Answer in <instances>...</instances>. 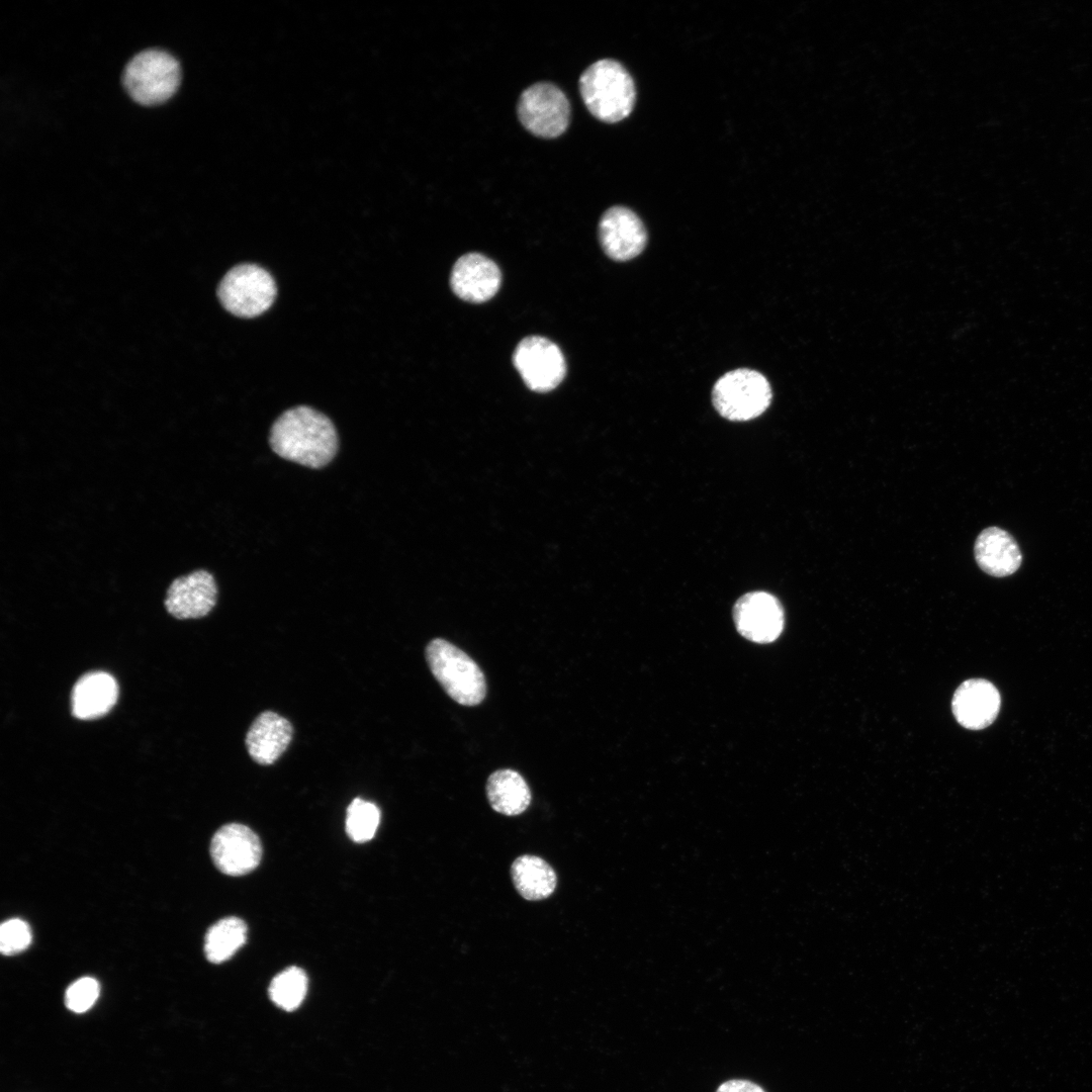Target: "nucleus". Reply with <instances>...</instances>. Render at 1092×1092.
<instances>
[{
    "label": "nucleus",
    "mask_w": 1092,
    "mask_h": 1092,
    "mask_svg": "<svg viewBox=\"0 0 1092 1092\" xmlns=\"http://www.w3.org/2000/svg\"><path fill=\"white\" fill-rule=\"evenodd\" d=\"M269 442L278 456L309 468L326 466L338 450V434L332 421L306 405L284 412L274 422Z\"/></svg>",
    "instance_id": "nucleus-1"
},
{
    "label": "nucleus",
    "mask_w": 1092,
    "mask_h": 1092,
    "mask_svg": "<svg viewBox=\"0 0 1092 1092\" xmlns=\"http://www.w3.org/2000/svg\"><path fill=\"white\" fill-rule=\"evenodd\" d=\"M579 91L588 111L609 123L626 118L635 100V84L619 62L603 59L588 66L579 78Z\"/></svg>",
    "instance_id": "nucleus-2"
},
{
    "label": "nucleus",
    "mask_w": 1092,
    "mask_h": 1092,
    "mask_svg": "<svg viewBox=\"0 0 1092 1092\" xmlns=\"http://www.w3.org/2000/svg\"><path fill=\"white\" fill-rule=\"evenodd\" d=\"M428 665L446 694L463 706H476L486 695V684L478 664L463 650L442 638L426 648Z\"/></svg>",
    "instance_id": "nucleus-3"
},
{
    "label": "nucleus",
    "mask_w": 1092,
    "mask_h": 1092,
    "mask_svg": "<svg viewBox=\"0 0 1092 1092\" xmlns=\"http://www.w3.org/2000/svg\"><path fill=\"white\" fill-rule=\"evenodd\" d=\"M181 80L178 61L169 53L150 49L136 54L124 67L122 85L133 101L157 105L168 100Z\"/></svg>",
    "instance_id": "nucleus-4"
},
{
    "label": "nucleus",
    "mask_w": 1092,
    "mask_h": 1092,
    "mask_svg": "<svg viewBox=\"0 0 1092 1092\" xmlns=\"http://www.w3.org/2000/svg\"><path fill=\"white\" fill-rule=\"evenodd\" d=\"M714 407L730 421H748L760 416L770 404L771 388L759 372L740 368L729 371L715 383Z\"/></svg>",
    "instance_id": "nucleus-5"
},
{
    "label": "nucleus",
    "mask_w": 1092,
    "mask_h": 1092,
    "mask_svg": "<svg viewBox=\"0 0 1092 1092\" xmlns=\"http://www.w3.org/2000/svg\"><path fill=\"white\" fill-rule=\"evenodd\" d=\"M217 295L231 313L254 317L265 312L274 302L276 284L271 274L256 264L233 267L221 279Z\"/></svg>",
    "instance_id": "nucleus-6"
},
{
    "label": "nucleus",
    "mask_w": 1092,
    "mask_h": 1092,
    "mask_svg": "<svg viewBox=\"0 0 1092 1092\" xmlns=\"http://www.w3.org/2000/svg\"><path fill=\"white\" fill-rule=\"evenodd\" d=\"M518 117L534 135L554 139L561 135L569 124L570 104L560 88L548 82H539L520 95Z\"/></svg>",
    "instance_id": "nucleus-7"
},
{
    "label": "nucleus",
    "mask_w": 1092,
    "mask_h": 1092,
    "mask_svg": "<svg viewBox=\"0 0 1092 1092\" xmlns=\"http://www.w3.org/2000/svg\"><path fill=\"white\" fill-rule=\"evenodd\" d=\"M513 363L525 384L536 392L554 389L566 373L565 359L559 347L540 336L523 339L513 354Z\"/></svg>",
    "instance_id": "nucleus-8"
},
{
    "label": "nucleus",
    "mask_w": 1092,
    "mask_h": 1092,
    "mask_svg": "<svg viewBox=\"0 0 1092 1092\" xmlns=\"http://www.w3.org/2000/svg\"><path fill=\"white\" fill-rule=\"evenodd\" d=\"M217 585L212 573L193 569L174 577L164 599L166 611L176 619H199L210 613L217 601Z\"/></svg>",
    "instance_id": "nucleus-9"
},
{
    "label": "nucleus",
    "mask_w": 1092,
    "mask_h": 1092,
    "mask_svg": "<svg viewBox=\"0 0 1092 1092\" xmlns=\"http://www.w3.org/2000/svg\"><path fill=\"white\" fill-rule=\"evenodd\" d=\"M210 854L215 867L228 876H243L255 870L262 857V844L246 825L230 823L213 835Z\"/></svg>",
    "instance_id": "nucleus-10"
},
{
    "label": "nucleus",
    "mask_w": 1092,
    "mask_h": 1092,
    "mask_svg": "<svg viewBox=\"0 0 1092 1092\" xmlns=\"http://www.w3.org/2000/svg\"><path fill=\"white\" fill-rule=\"evenodd\" d=\"M737 631L755 643H770L782 633L784 610L779 600L765 592H751L740 597L733 608Z\"/></svg>",
    "instance_id": "nucleus-11"
},
{
    "label": "nucleus",
    "mask_w": 1092,
    "mask_h": 1092,
    "mask_svg": "<svg viewBox=\"0 0 1092 1092\" xmlns=\"http://www.w3.org/2000/svg\"><path fill=\"white\" fill-rule=\"evenodd\" d=\"M599 239L608 257L623 262L637 257L644 250L647 233L642 220L633 210L617 205L607 209L602 215Z\"/></svg>",
    "instance_id": "nucleus-12"
},
{
    "label": "nucleus",
    "mask_w": 1092,
    "mask_h": 1092,
    "mask_svg": "<svg viewBox=\"0 0 1092 1092\" xmlns=\"http://www.w3.org/2000/svg\"><path fill=\"white\" fill-rule=\"evenodd\" d=\"M502 282L497 265L479 253L461 256L453 266L450 285L461 299L481 303L495 295Z\"/></svg>",
    "instance_id": "nucleus-13"
},
{
    "label": "nucleus",
    "mask_w": 1092,
    "mask_h": 1092,
    "mask_svg": "<svg viewBox=\"0 0 1092 1092\" xmlns=\"http://www.w3.org/2000/svg\"><path fill=\"white\" fill-rule=\"evenodd\" d=\"M1000 705V694L992 682L973 678L959 686L952 697L951 710L963 727L979 730L995 721Z\"/></svg>",
    "instance_id": "nucleus-14"
},
{
    "label": "nucleus",
    "mask_w": 1092,
    "mask_h": 1092,
    "mask_svg": "<svg viewBox=\"0 0 1092 1092\" xmlns=\"http://www.w3.org/2000/svg\"><path fill=\"white\" fill-rule=\"evenodd\" d=\"M292 733V725L287 719L272 711L261 713L246 735L249 755L262 765L274 763L286 750Z\"/></svg>",
    "instance_id": "nucleus-15"
},
{
    "label": "nucleus",
    "mask_w": 1092,
    "mask_h": 1092,
    "mask_svg": "<svg viewBox=\"0 0 1092 1092\" xmlns=\"http://www.w3.org/2000/svg\"><path fill=\"white\" fill-rule=\"evenodd\" d=\"M974 552L979 567L995 577L1013 574L1022 561L1015 539L998 527L986 528L979 534Z\"/></svg>",
    "instance_id": "nucleus-16"
},
{
    "label": "nucleus",
    "mask_w": 1092,
    "mask_h": 1092,
    "mask_svg": "<svg viewBox=\"0 0 1092 1092\" xmlns=\"http://www.w3.org/2000/svg\"><path fill=\"white\" fill-rule=\"evenodd\" d=\"M118 687L115 679L103 671L89 672L74 686L72 713L78 719H94L106 714L115 704Z\"/></svg>",
    "instance_id": "nucleus-17"
},
{
    "label": "nucleus",
    "mask_w": 1092,
    "mask_h": 1092,
    "mask_svg": "<svg viewBox=\"0 0 1092 1092\" xmlns=\"http://www.w3.org/2000/svg\"><path fill=\"white\" fill-rule=\"evenodd\" d=\"M486 797L490 807L506 816L524 813L531 803V791L524 778L506 768L493 771L486 782Z\"/></svg>",
    "instance_id": "nucleus-18"
},
{
    "label": "nucleus",
    "mask_w": 1092,
    "mask_h": 1092,
    "mask_svg": "<svg viewBox=\"0 0 1092 1092\" xmlns=\"http://www.w3.org/2000/svg\"><path fill=\"white\" fill-rule=\"evenodd\" d=\"M511 877L517 892L528 901L548 898L557 884L552 867L543 858L531 854L520 855L513 861Z\"/></svg>",
    "instance_id": "nucleus-19"
},
{
    "label": "nucleus",
    "mask_w": 1092,
    "mask_h": 1092,
    "mask_svg": "<svg viewBox=\"0 0 1092 1092\" xmlns=\"http://www.w3.org/2000/svg\"><path fill=\"white\" fill-rule=\"evenodd\" d=\"M247 925L239 917L230 916L209 927L204 938V953L213 964L230 960L247 939Z\"/></svg>",
    "instance_id": "nucleus-20"
},
{
    "label": "nucleus",
    "mask_w": 1092,
    "mask_h": 1092,
    "mask_svg": "<svg viewBox=\"0 0 1092 1092\" xmlns=\"http://www.w3.org/2000/svg\"><path fill=\"white\" fill-rule=\"evenodd\" d=\"M307 991V976L298 967H289L271 981L269 997L279 1008L292 1011L298 1008Z\"/></svg>",
    "instance_id": "nucleus-21"
},
{
    "label": "nucleus",
    "mask_w": 1092,
    "mask_h": 1092,
    "mask_svg": "<svg viewBox=\"0 0 1092 1092\" xmlns=\"http://www.w3.org/2000/svg\"><path fill=\"white\" fill-rule=\"evenodd\" d=\"M380 822V811L371 802L354 799L347 808L346 832L355 842L372 839Z\"/></svg>",
    "instance_id": "nucleus-22"
},
{
    "label": "nucleus",
    "mask_w": 1092,
    "mask_h": 1092,
    "mask_svg": "<svg viewBox=\"0 0 1092 1092\" xmlns=\"http://www.w3.org/2000/svg\"><path fill=\"white\" fill-rule=\"evenodd\" d=\"M99 993L98 981L91 977H83L68 987L65 994V1004L71 1011L83 1013L94 1005Z\"/></svg>",
    "instance_id": "nucleus-23"
},
{
    "label": "nucleus",
    "mask_w": 1092,
    "mask_h": 1092,
    "mask_svg": "<svg viewBox=\"0 0 1092 1092\" xmlns=\"http://www.w3.org/2000/svg\"><path fill=\"white\" fill-rule=\"evenodd\" d=\"M31 942V930L29 925L19 919L12 918L2 923L0 927V950L5 956L18 953Z\"/></svg>",
    "instance_id": "nucleus-24"
},
{
    "label": "nucleus",
    "mask_w": 1092,
    "mask_h": 1092,
    "mask_svg": "<svg viewBox=\"0 0 1092 1092\" xmlns=\"http://www.w3.org/2000/svg\"><path fill=\"white\" fill-rule=\"evenodd\" d=\"M716 1092H765L759 1085L743 1079H732L720 1084Z\"/></svg>",
    "instance_id": "nucleus-25"
}]
</instances>
